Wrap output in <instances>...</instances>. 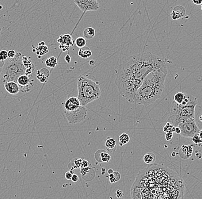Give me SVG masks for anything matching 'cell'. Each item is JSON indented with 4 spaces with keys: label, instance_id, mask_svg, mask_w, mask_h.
<instances>
[{
    "label": "cell",
    "instance_id": "obj_1",
    "mask_svg": "<svg viewBox=\"0 0 202 199\" xmlns=\"http://www.w3.org/2000/svg\"><path fill=\"white\" fill-rule=\"evenodd\" d=\"M155 70L167 72V67L162 58L150 52L122 58L115 80L120 95L132 103L135 93L145 77Z\"/></svg>",
    "mask_w": 202,
    "mask_h": 199
},
{
    "label": "cell",
    "instance_id": "obj_2",
    "mask_svg": "<svg viewBox=\"0 0 202 199\" xmlns=\"http://www.w3.org/2000/svg\"><path fill=\"white\" fill-rule=\"evenodd\" d=\"M167 72L155 70L145 77L135 93L132 103L148 106L162 96Z\"/></svg>",
    "mask_w": 202,
    "mask_h": 199
},
{
    "label": "cell",
    "instance_id": "obj_3",
    "mask_svg": "<svg viewBox=\"0 0 202 199\" xmlns=\"http://www.w3.org/2000/svg\"><path fill=\"white\" fill-rule=\"evenodd\" d=\"M78 98L81 106H86L91 102L98 99L101 95V91L98 82L80 76L77 80Z\"/></svg>",
    "mask_w": 202,
    "mask_h": 199
},
{
    "label": "cell",
    "instance_id": "obj_4",
    "mask_svg": "<svg viewBox=\"0 0 202 199\" xmlns=\"http://www.w3.org/2000/svg\"><path fill=\"white\" fill-rule=\"evenodd\" d=\"M197 99L190 95L189 102L179 105L173 101L171 105L170 115L168 121L174 126H177L183 121L195 118V107Z\"/></svg>",
    "mask_w": 202,
    "mask_h": 199
},
{
    "label": "cell",
    "instance_id": "obj_5",
    "mask_svg": "<svg viewBox=\"0 0 202 199\" xmlns=\"http://www.w3.org/2000/svg\"><path fill=\"white\" fill-rule=\"evenodd\" d=\"M23 56L20 52H16L15 57L8 58L5 61L1 74L5 82L14 81L17 82L18 77L25 74L26 68L23 63Z\"/></svg>",
    "mask_w": 202,
    "mask_h": 199
},
{
    "label": "cell",
    "instance_id": "obj_6",
    "mask_svg": "<svg viewBox=\"0 0 202 199\" xmlns=\"http://www.w3.org/2000/svg\"><path fill=\"white\" fill-rule=\"evenodd\" d=\"M181 130L180 136L185 138H192L199 134L200 129L195 122V118L181 121L177 126Z\"/></svg>",
    "mask_w": 202,
    "mask_h": 199
},
{
    "label": "cell",
    "instance_id": "obj_7",
    "mask_svg": "<svg viewBox=\"0 0 202 199\" xmlns=\"http://www.w3.org/2000/svg\"><path fill=\"white\" fill-rule=\"evenodd\" d=\"M64 113L68 123L71 124H75L84 121L87 116V109L85 106H81L75 110H64Z\"/></svg>",
    "mask_w": 202,
    "mask_h": 199
},
{
    "label": "cell",
    "instance_id": "obj_8",
    "mask_svg": "<svg viewBox=\"0 0 202 199\" xmlns=\"http://www.w3.org/2000/svg\"><path fill=\"white\" fill-rule=\"evenodd\" d=\"M74 2L83 12L96 11L99 9V5L97 0H74Z\"/></svg>",
    "mask_w": 202,
    "mask_h": 199
},
{
    "label": "cell",
    "instance_id": "obj_9",
    "mask_svg": "<svg viewBox=\"0 0 202 199\" xmlns=\"http://www.w3.org/2000/svg\"><path fill=\"white\" fill-rule=\"evenodd\" d=\"M17 83L18 84L20 91L24 93H27L31 90L29 87L30 85V79L27 74H24L20 76L17 80Z\"/></svg>",
    "mask_w": 202,
    "mask_h": 199
},
{
    "label": "cell",
    "instance_id": "obj_10",
    "mask_svg": "<svg viewBox=\"0 0 202 199\" xmlns=\"http://www.w3.org/2000/svg\"><path fill=\"white\" fill-rule=\"evenodd\" d=\"M81 106V103L78 97H72L69 98L64 103V110L67 111L75 110Z\"/></svg>",
    "mask_w": 202,
    "mask_h": 199
},
{
    "label": "cell",
    "instance_id": "obj_11",
    "mask_svg": "<svg viewBox=\"0 0 202 199\" xmlns=\"http://www.w3.org/2000/svg\"><path fill=\"white\" fill-rule=\"evenodd\" d=\"M186 13V10L184 6L181 5L176 6L171 13V17L173 20H177L184 17Z\"/></svg>",
    "mask_w": 202,
    "mask_h": 199
},
{
    "label": "cell",
    "instance_id": "obj_12",
    "mask_svg": "<svg viewBox=\"0 0 202 199\" xmlns=\"http://www.w3.org/2000/svg\"><path fill=\"white\" fill-rule=\"evenodd\" d=\"M4 87L8 93L12 95L17 94L20 91L17 83L14 81H7L4 82Z\"/></svg>",
    "mask_w": 202,
    "mask_h": 199
},
{
    "label": "cell",
    "instance_id": "obj_13",
    "mask_svg": "<svg viewBox=\"0 0 202 199\" xmlns=\"http://www.w3.org/2000/svg\"><path fill=\"white\" fill-rule=\"evenodd\" d=\"M57 41L60 43V44L63 45L68 47L73 46L75 43V41L73 40L72 36L69 34H64L60 36Z\"/></svg>",
    "mask_w": 202,
    "mask_h": 199
},
{
    "label": "cell",
    "instance_id": "obj_14",
    "mask_svg": "<svg viewBox=\"0 0 202 199\" xmlns=\"http://www.w3.org/2000/svg\"><path fill=\"white\" fill-rule=\"evenodd\" d=\"M95 158L99 163H109L111 159V156L106 151L99 150L95 153Z\"/></svg>",
    "mask_w": 202,
    "mask_h": 199
},
{
    "label": "cell",
    "instance_id": "obj_15",
    "mask_svg": "<svg viewBox=\"0 0 202 199\" xmlns=\"http://www.w3.org/2000/svg\"><path fill=\"white\" fill-rule=\"evenodd\" d=\"M92 52L90 48L86 45L80 48L78 51V56L82 59H88L91 56Z\"/></svg>",
    "mask_w": 202,
    "mask_h": 199
},
{
    "label": "cell",
    "instance_id": "obj_16",
    "mask_svg": "<svg viewBox=\"0 0 202 199\" xmlns=\"http://www.w3.org/2000/svg\"><path fill=\"white\" fill-rule=\"evenodd\" d=\"M105 146L106 147V150L109 152H114L116 148H117V145H116V142L114 138H112L108 137L105 142Z\"/></svg>",
    "mask_w": 202,
    "mask_h": 199
},
{
    "label": "cell",
    "instance_id": "obj_17",
    "mask_svg": "<svg viewBox=\"0 0 202 199\" xmlns=\"http://www.w3.org/2000/svg\"><path fill=\"white\" fill-rule=\"evenodd\" d=\"M192 152H193V149L191 145H183L181 146V149H180V156L182 159L184 153H187V157L188 159L192 155Z\"/></svg>",
    "mask_w": 202,
    "mask_h": 199
},
{
    "label": "cell",
    "instance_id": "obj_18",
    "mask_svg": "<svg viewBox=\"0 0 202 199\" xmlns=\"http://www.w3.org/2000/svg\"><path fill=\"white\" fill-rule=\"evenodd\" d=\"M48 48L47 45H45L44 42H41L39 44V47L36 48V54H37L40 58V56L45 55V53H48Z\"/></svg>",
    "mask_w": 202,
    "mask_h": 199
},
{
    "label": "cell",
    "instance_id": "obj_19",
    "mask_svg": "<svg viewBox=\"0 0 202 199\" xmlns=\"http://www.w3.org/2000/svg\"><path fill=\"white\" fill-rule=\"evenodd\" d=\"M83 36L85 39L88 40H91L93 39L95 36V31L94 28L92 27L86 28L83 31Z\"/></svg>",
    "mask_w": 202,
    "mask_h": 199
},
{
    "label": "cell",
    "instance_id": "obj_20",
    "mask_svg": "<svg viewBox=\"0 0 202 199\" xmlns=\"http://www.w3.org/2000/svg\"><path fill=\"white\" fill-rule=\"evenodd\" d=\"M156 159V155L152 153H148L144 155L143 160L144 163L147 164H153Z\"/></svg>",
    "mask_w": 202,
    "mask_h": 199
},
{
    "label": "cell",
    "instance_id": "obj_21",
    "mask_svg": "<svg viewBox=\"0 0 202 199\" xmlns=\"http://www.w3.org/2000/svg\"><path fill=\"white\" fill-rule=\"evenodd\" d=\"M130 141V137L127 133H124L119 136V145L122 146Z\"/></svg>",
    "mask_w": 202,
    "mask_h": 199
},
{
    "label": "cell",
    "instance_id": "obj_22",
    "mask_svg": "<svg viewBox=\"0 0 202 199\" xmlns=\"http://www.w3.org/2000/svg\"><path fill=\"white\" fill-rule=\"evenodd\" d=\"M109 179L111 183H115L121 179V174L118 172H113L112 174H109Z\"/></svg>",
    "mask_w": 202,
    "mask_h": 199
},
{
    "label": "cell",
    "instance_id": "obj_23",
    "mask_svg": "<svg viewBox=\"0 0 202 199\" xmlns=\"http://www.w3.org/2000/svg\"><path fill=\"white\" fill-rule=\"evenodd\" d=\"M186 95L183 93L179 92L176 93L173 97V101L175 102L176 103L180 105L182 102H183L184 99L185 98Z\"/></svg>",
    "mask_w": 202,
    "mask_h": 199
},
{
    "label": "cell",
    "instance_id": "obj_24",
    "mask_svg": "<svg viewBox=\"0 0 202 199\" xmlns=\"http://www.w3.org/2000/svg\"><path fill=\"white\" fill-rule=\"evenodd\" d=\"M45 64L47 65V66L51 68H54L58 64L57 59L54 56H50V58L46 60Z\"/></svg>",
    "mask_w": 202,
    "mask_h": 199
},
{
    "label": "cell",
    "instance_id": "obj_25",
    "mask_svg": "<svg viewBox=\"0 0 202 199\" xmlns=\"http://www.w3.org/2000/svg\"><path fill=\"white\" fill-rule=\"evenodd\" d=\"M75 43L78 48H82L86 45V40L84 37H78L75 41Z\"/></svg>",
    "mask_w": 202,
    "mask_h": 199
},
{
    "label": "cell",
    "instance_id": "obj_26",
    "mask_svg": "<svg viewBox=\"0 0 202 199\" xmlns=\"http://www.w3.org/2000/svg\"><path fill=\"white\" fill-rule=\"evenodd\" d=\"M175 126H174L170 122H168L164 126V127L163 128V131L166 133H168V132L173 133L175 131Z\"/></svg>",
    "mask_w": 202,
    "mask_h": 199
},
{
    "label": "cell",
    "instance_id": "obj_27",
    "mask_svg": "<svg viewBox=\"0 0 202 199\" xmlns=\"http://www.w3.org/2000/svg\"><path fill=\"white\" fill-rule=\"evenodd\" d=\"M192 141L193 142V143H195V144L198 145V144H202V140L200 139V138L199 136V134H196L195 135H194L191 138Z\"/></svg>",
    "mask_w": 202,
    "mask_h": 199
},
{
    "label": "cell",
    "instance_id": "obj_28",
    "mask_svg": "<svg viewBox=\"0 0 202 199\" xmlns=\"http://www.w3.org/2000/svg\"><path fill=\"white\" fill-rule=\"evenodd\" d=\"M8 57V51L5 50H2L0 51V60L5 61L6 60Z\"/></svg>",
    "mask_w": 202,
    "mask_h": 199
},
{
    "label": "cell",
    "instance_id": "obj_29",
    "mask_svg": "<svg viewBox=\"0 0 202 199\" xmlns=\"http://www.w3.org/2000/svg\"><path fill=\"white\" fill-rule=\"evenodd\" d=\"M16 55V52L14 50H10L9 51H8V57L10 59H12L15 57Z\"/></svg>",
    "mask_w": 202,
    "mask_h": 199
},
{
    "label": "cell",
    "instance_id": "obj_30",
    "mask_svg": "<svg viewBox=\"0 0 202 199\" xmlns=\"http://www.w3.org/2000/svg\"><path fill=\"white\" fill-rule=\"evenodd\" d=\"M173 136V134L172 132H168L166 133V139L167 141H169L172 140V138Z\"/></svg>",
    "mask_w": 202,
    "mask_h": 199
},
{
    "label": "cell",
    "instance_id": "obj_31",
    "mask_svg": "<svg viewBox=\"0 0 202 199\" xmlns=\"http://www.w3.org/2000/svg\"><path fill=\"white\" fill-rule=\"evenodd\" d=\"M72 174H72V171L67 172L65 173V178H66L67 180H71Z\"/></svg>",
    "mask_w": 202,
    "mask_h": 199
},
{
    "label": "cell",
    "instance_id": "obj_32",
    "mask_svg": "<svg viewBox=\"0 0 202 199\" xmlns=\"http://www.w3.org/2000/svg\"><path fill=\"white\" fill-rule=\"evenodd\" d=\"M89 166V162L85 159H82L81 163V168H86Z\"/></svg>",
    "mask_w": 202,
    "mask_h": 199
},
{
    "label": "cell",
    "instance_id": "obj_33",
    "mask_svg": "<svg viewBox=\"0 0 202 199\" xmlns=\"http://www.w3.org/2000/svg\"><path fill=\"white\" fill-rule=\"evenodd\" d=\"M82 159H76L75 160L74 163L75 164L76 168H81V163H82Z\"/></svg>",
    "mask_w": 202,
    "mask_h": 199
},
{
    "label": "cell",
    "instance_id": "obj_34",
    "mask_svg": "<svg viewBox=\"0 0 202 199\" xmlns=\"http://www.w3.org/2000/svg\"><path fill=\"white\" fill-rule=\"evenodd\" d=\"M116 195L118 198H121L123 195H124V192L122 190L118 189V190L116 192Z\"/></svg>",
    "mask_w": 202,
    "mask_h": 199
},
{
    "label": "cell",
    "instance_id": "obj_35",
    "mask_svg": "<svg viewBox=\"0 0 202 199\" xmlns=\"http://www.w3.org/2000/svg\"><path fill=\"white\" fill-rule=\"evenodd\" d=\"M79 180V177L76 174H72V178H71V181L74 182H78Z\"/></svg>",
    "mask_w": 202,
    "mask_h": 199
},
{
    "label": "cell",
    "instance_id": "obj_36",
    "mask_svg": "<svg viewBox=\"0 0 202 199\" xmlns=\"http://www.w3.org/2000/svg\"><path fill=\"white\" fill-rule=\"evenodd\" d=\"M59 48L61 49L63 51V52H65V51H68L69 49H70V47H67V46H65V45H63L60 44V45H59Z\"/></svg>",
    "mask_w": 202,
    "mask_h": 199
},
{
    "label": "cell",
    "instance_id": "obj_37",
    "mask_svg": "<svg viewBox=\"0 0 202 199\" xmlns=\"http://www.w3.org/2000/svg\"><path fill=\"white\" fill-rule=\"evenodd\" d=\"M65 60L66 61V62L67 63H70L71 62V58L70 57V56L69 55H67L66 56H65Z\"/></svg>",
    "mask_w": 202,
    "mask_h": 199
},
{
    "label": "cell",
    "instance_id": "obj_38",
    "mask_svg": "<svg viewBox=\"0 0 202 199\" xmlns=\"http://www.w3.org/2000/svg\"><path fill=\"white\" fill-rule=\"evenodd\" d=\"M193 4L195 5H201L202 3V0H192Z\"/></svg>",
    "mask_w": 202,
    "mask_h": 199
},
{
    "label": "cell",
    "instance_id": "obj_39",
    "mask_svg": "<svg viewBox=\"0 0 202 199\" xmlns=\"http://www.w3.org/2000/svg\"><path fill=\"white\" fill-rule=\"evenodd\" d=\"M175 132L176 134H180V133H181V130H180V128L178 127V126H176L175 128Z\"/></svg>",
    "mask_w": 202,
    "mask_h": 199
},
{
    "label": "cell",
    "instance_id": "obj_40",
    "mask_svg": "<svg viewBox=\"0 0 202 199\" xmlns=\"http://www.w3.org/2000/svg\"><path fill=\"white\" fill-rule=\"evenodd\" d=\"M89 64H90L91 66H94L95 64V62L94 60H91L89 62Z\"/></svg>",
    "mask_w": 202,
    "mask_h": 199
},
{
    "label": "cell",
    "instance_id": "obj_41",
    "mask_svg": "<svg viewBox=\"0 0 202 199\" xmlns=\"http://www.w3.org/2000/svg\"><path fill=\"white\" fill-rule=\"evenodd\" d=\"M199 137L200 138V139L202 140V129L201 130H200V131L199 132Z\"/></svg>",
    "mask_w": 202,
    "mask_h": 199
},
{
    "label": "cell",
    "instance_id": "obj_42",
    "mask_svg": "<svg viewBox=\"0 0 202 199\" xmlns=\"http://www.w3.org/2000/svg\"><path fill=\"white\" fill-rule=\"evenodd\" d=\"M114 172V170H112V169H109V170H108V173H109V174H112V172Z\"/></svg>",
    "mask_w": 202,
    "mask_h": 199
},
{
    "label": "cell",
    "instance_id": "obj_43",
    "mask_svg": "<svg viewBox=\"0 0 202 199\" xmlns=\"http://www.w3.org/2000/svg\"><path fill=\"white\" fill-rule=\"evenodd\" d=\"M102 172H103V173L102 172V174H105V169H102Z\"/></svg>",
    "mask_w": 202,
    "mask_h": 199
},
{
    "label": "cell",
    "instance_id": "obj_44",
    "mask_svg": "<svg viewBox=\"0 0 202 199\" xmlns=\"http://www.w3.org/2000/svg\"><path fill=\"white\" fill-rule=\"evenodd\" d=\"M199 120H200V121L202 122V115L199 117Z\"/></svg>",
    "mask_w": 202,
    "mask_h": 199
},
{
    "label": "cell",
    "instance_id": "obj_45",
    "mask_svg": "<svg viewBox=\"0 0 202 199\" xmlns=\"http://www.w3.org/2000/svg\"><path fill=\"white\" fill-rule=\"evenodd\" d=\"M201 5V9H202V4H201V5Z\"/></svg>",
    "mask_w": 202,
    "mask_h": 199
},
{
    "label": "cell",
    "instance_id": "obj_46",
    "mask_svg": "<svg viewBox=\"0 0 202 199\" xmlns=\"http://www.w3.org/2000/svg\"><path fill=\"white\" fill-rule=\"evenodd\" d=\"M89 1H96V0H89Z\"/></svg>",
    "mask_w": 202,
    "mask_h": 199
}]
</instances>
